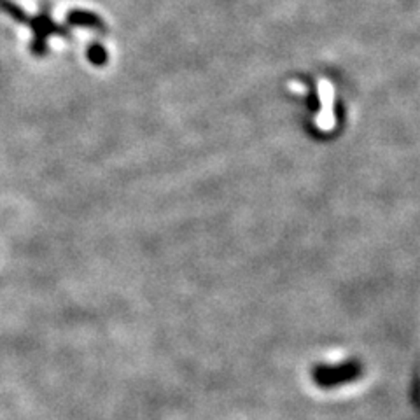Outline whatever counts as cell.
Listing matches in <instances>:
<instances>
[{"instance_id": "cell-3", "label": "cell", "mask_w": 420, "mask_h": 420, "mask_svg": "<svg viewBox=\"0 0 420 420\" xmlns=\"http://www.w3.org/2000/svg\"><path fill=\"white\" fill-rule=\"evenodd\" d=\"M67 21L70 23V25H77V27H88V28H93V30H102V32L106 30L102 19H100L97 14H93V12H84V11L68 12Z\"/></svg>"}, {"instance_id": "cell-1", "label": "cell", "mask_w": 420, "mask_h": 420, "mask_svg": "<svg viewBox=\"0 0 420 420\" xmlns=\"http://www.w3.org/2000/svg\"><path fill=\"white\" fill-rule=\"evenodd\" d=\"M0 9H4L11 18H14L16 21L25 23V25H30L32 30H34V42H32V51L35 54H44L48 51V37L50 35H68V32L65 30L63 27L57 25L53 21L50 14V4H44L41 8V12H39L35 18L32 16L25 14L21 9L18 8L16 4H12L11 0H0Z\"/></svg>"}, {"instance_id": "cell-4", "label": "cell", "mask_w": 420, "mask_h": 420, "mask_svg": "<svg viewBox=\"0 0 420 420\" xmlns=\"http://www.w3.org/2000/svg\"><path fill=\"white\" fill-rule=\"evenodd\" d=\"M88 58H90L91 63L103 65L107 61V53L100 44H93L90 50H88Z\"/></svg>"}, {"instance_id": "cell-2", "label": "cell", "mask_w": 420, "mask_h": 420, "mask_svg": "<svg viewBox=\"0 0 420 420\" xmlns=\"http://www.w3.org/2000/svg\"><path fill=\"white\" fill-rule=\"evenodd\" d=\"M361 375L357 361H348L340 366H317L314 370V380L319 387H334L352 382Z\"/></svg>"}]
</instances>
